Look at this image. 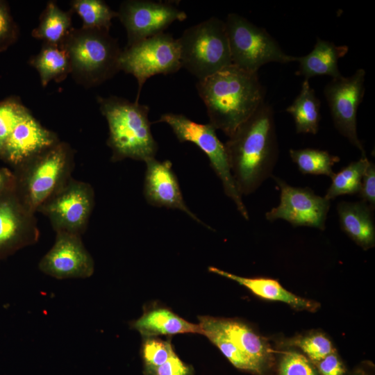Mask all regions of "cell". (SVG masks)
<instances>
[{
  "label": "cell",
  "instance_id": "cell-1",
  "mask_svg": "<svg viewBox=\"0 0 375 375\" xmlns=\"http://www.w3.org/2000/svg\"><path fill=\"white\" fill-rule=\"evenodd\" d=\"M240 194L254 192L269 176L278 157L274 110L264 102L224 144Z\"/></svg>",
  "mask_w": 375,
  "mask_h": 375
},
{
  "label": "cell",
  "instance_id": "cell-2",
  "mask_svg": "<svg viewBox=\"0 0 375 375\" xmlns=\"http://www.w3.org/2000/svg\"><path fill=\"white\" fill-rule=\"evenodd\" d=\"M196 88L209 123L228 138L265 102V90L258 72L233 64L198 81Z\"/></svg>",
  "mask_w": 375,
  "mask_h": 375
},
{
  "label": "cell",
  "instance_id": "cell-3",
  "mask_svg": "<svg viewBox=\"0 0 375 375\" xmlns=\"http://www.w3.org/2000/svg\"><path fill=\"white\" fill-rule=\"evenodd\" d=\"M97 100L108 122L111 161L131 158L146 162L155 158L158 144L151 133L147 106L116 96H98Z\"/></svg>",
  "mask_w": 375,
  "mask_h": 375
},
{
  "label": "cell",
  "instance_id": "cell-4",
  "mask_svg": "<svg viewBox=\"0 0 375 375\" xmlns=\"http://www.w3.org/2000/svg\"><path fill=\"white\" fill-rule=\"evenodd\" d=\"M74 167V149L60 141L15 167L14 192L22 204L35 214L72 178Z\"/></svg>",
  "mask_w": 375,
  "mask_h": 375
},
{
  "label": "cell",
  "instance_id": "cell-5",
  "mask_svg": "<svg viewBox=\"0 0 375 375\" xmlns=\"http://www.w3.org/2000/svg\"><path fill=\"white\" fill-rule=\"evenodd\" d=\"M62 45L69 58L70 74L85 88L99 85L120 71L122 49L108 31L73 28Z\"/></svg>",
  "mask_w": 375,
  "mask_h": 375
},
{
  "label": "cell",
  "instance_id": "cell-6",
  "mask_svg": "<svg viewBox=\"0 0 375 375\" xmlns=\"http://www.w3.org/2000/svg\"><path fill=\"white\" fill-rule=\"evenodd\" d=\"M177 40L182 67L198 81L232 64L225 22L217 17L189 27Z\"/></svg>",
  "mask_w": 375,
  "mask_h": 375
},
{
  "label": "cell",
  "instance_id": "cell-7",
  "mask_svg": "<svg viewBox=\"0 0 375 375\" xmlns=\"http://www.w3.org/2000/svg\"><path fill=\"white\" fill-rule=\"evenodd\" d=\"M224 22L231 62L239 68L258 72L261 66L269 62L297 61V57L287 54L265 28L245 17L229 13Z\"/></svg>",
  "mask_w": 375,
  "mask_h": 375
},
{
  "label": "cell",
  "instance_id": "cell-8",
  "mask_svg": "<svg viewBox=\"0 0 375 375\" xmlns=\"http://www.w3.org/2000/svg\"><path fill=\"white\" fill-rule=\"evenodd\" d=\"M156 122H165L172 129L180 142H190L206 153L210 165L222 181L224 191L233 200L241 215L249 216L233 176L224 144L217 138L216 129L208 124L192 121L183 114L165 113Z\"/></svg>",
  "mask_w": 375,
  "mask_h": 375
},
{
  "label": "cell",
  "instance_id": "cell-9",
  "mask_svg": "<svg viewBox=\"0 0 375 375\" xmlns=\"http://www.w3.org/2000/svg\"><path fill=\"white\" fill-rule=\"evenodd\" d=\"M181 67L178 40L165 32L126 46L119 58L120 70L132 74L137 80V103L148 78L175 73Z\"/></svg>",
  "mask_w": 375,
  "mask_h": 375
},
{
  "label": "cell",
  "instance_id": "cell-10",
  "mask_svg": "<svg viewBox=\"0 0 375 375\" xmlns=\"http://www.w3.org/2000/svg\"><path fill=\"white\" fill-rule=\"evenodd\" d=\"M94 206L92 186L72 177L45 201L38 212L46 216L56 233L82 235Z\"/></svg>",
  "mask_w": 375,
  "mask_h": 375
},
{
  "label": "cell",
  "instance_id": "cell-11",
  "mask_svg": "<svg viewBox=\"0 0 375 375\" xmlns=\"http://www.w3.org/2000/svg\"><path fill=\"white\" fill-rule=\"evenodd\" d=\"M365 74L364 69H358L351 76L332 78L324 89L334 126L361 152L362 157L367 156L358 136L356 116L365 94Z\"/></svg>",
  "mask_w": 375,
  "mask_h": 375
},
{
  "label": "cell",
  "instance_id": "cell-12",
  "mask_svg": "<svg viewBox=\"0 0 375 375\" xmlns=\"http://www.w3.org/2000/svg\"><path fill=\"white\" fill-rule=\"evenodd\" d=\"M280 189V203L265 214L268 221L281 219L294 227L309 226L324 231L331 201L317 195L309 188L293 187L272 176Z\"/></svg>",
  "mask_w": 375,
  "mask_h": 375
},
{
  "label": "cell",
  "instance_id": "cell-13",
  "mask_svg": "<svg viewBox=\"0 0 375 375\" xmlns=\"http://www.w3.org/2000/svg\"><path fill=\"white\" fill-rule=\"evenodd\" d=\"M117 14L126 31V46L164 33L174 22L187 18L183 10L170 3L148 0L124 1Z\"/></svg>",
  "mask_w": 375,
  "mask_h": 375
},
{
  "label": "cell",
  "instance_id": "cell-14",
  "mask_svg": "<svg viewBox=\"0 0 375 375\" xmlns=\"http://www.w3.org/2000/svg\"><path fill=\"white\" fill-rule=\"evenodd\" d=\"M39 237L35 213L22 204L13 188L2 194L0 196V260L34 244Z\"/></svg>",
  "mask_w": 375,
  "mask_h": 375
},
{
  "label": "cell",
  "instance_id": "cell-15",
  "mask_svg": "<svg viewBox=\"0 0 375 375\" xmlns=\"http://www.w3.org/2000/svg\"><path fill=\"white\" fill-rule=\"evenodd\" d=\"M39 269L58 279L85 278L94 271V262L81 236L56 233L53 245L41 258Z\"/></svg>",
  "mask_w": 375,
  "mask_h": 375
},
{
  "label": "cell",
  "instance_id": "cell-16",
  "mask_svg": "<svg viewBox=\"0 0 375 375\" xmlns=\"http://www.w3.org/2000/svg\"><path fill=\"white\" fill-rule=\"evenodd\" d=\"M145 163L143 194L147 202L153 206L183 211L193 220L210 228L186 205L172 162L169 160L159 161L153 158Z\"/></svg>",
  "mask_w": 375,
  "mask_h": 375
},
{
  "label": "cell",
  "instance_id": "cell-17",
  "mask_svg": "<svg viewBox=\"0 0 375 375\" xmlns=\"http://www.w3.org/2000/svg\"><path fill=\"white\" fill-rule=\"evenodd\" d=\"M60 141L55 132L44 127L30 112L12 132L0 157L15 167Z\"/></svg>",
  "mask_w": 375,
  "mask_h": 375
},
{
  "label": "cell",
  "instance_id": "cell-18",
  "mask_svg": "<svg viewBox=\"0 0 375 375\" xmlns=\"http://www.w3.org/2000/svg\"><path fill=\"white\" fill-rule=\"evenodd\" d=\"M209 272L237 282L244 286L255 295L271 301H281L291 307L301 310L316 311L319 304L297 296L285 289L278 281L258 277L247 278L224 271L215 267H209Z\"/></svg>",
  "mask_w": 375,
  "mask_h": 375
},
{
  "label": "cell",
  "instance_id": "cell-19",
  "mask_svg": "<svg viewBox=\"0 0 375 375\" xmlns=\"http://www.w3.org/2000/svg\"><path fill=\"white\" fill-rule=\"evenodd\" d=\"M342 230L356 244L368 249L375 244L372 208L365 201H340L337 205Z\"/></svg>",
  "mask_w": 375,
  "mask_h": 375
},
{
  "label": "cell",
  "instance_id": "cell-20",
  "mask_svg": "<svg viewBox=\"0 0 375 375\" xmlns=\"http://www.w3.org/2000/svg\"><path fill=\"white\" fill-rule=\"evenodd\" d=\"M211 317L237 347L264 371L272 359V349L265 339L239 319Z\"/></svg>",
  "mask_w": 375,
  "mask_h": 375
},
{
  "label": "cell",
  "instance_id": "cell-21",
  "mask_svg": "<svg viewBox=\"0 0 375 375\" xmlns=\"http://www.w3.org/2000/svg\"><path fill=\"white\" fill-rule=\"evenodd\" d=\"M347 45L338 46L333 42L317 38L312 50L306 56L297 57V74L305 80L318 76H330L332 78L341 77L338 60L348 52Z\"/></svg>",
  "mask_w": 375,
  "mask_h": 375
},
{
  "label": "cell",
  "instance_id": "cell-22",
  "mask_svg": "<svg viewBox=\"0 0 375 375\" xmlns=\"http://www.w3.org/2000/svg\"><path fill=\"white\" fill-rule=\"evenodd\" d=\"M143 338L172 335L181 333L202 334L199 324H192L166 308H157L144 312L131 323Z\"/></svg>",
  "mask_w": 375,
  "mask_h": 375
},
{
  "label": "cell",
  "instance_id": "cell-23",
  "mask_svg": "<svg viewBox=\"0 0 375 375\" xmlns=\"http://www.w3.org/2000/svg\"><path fill=\"white\" fill-rule=\"evenodd\" d=\"M72 10H62L54 1H48L40 15V22L31 33L43 43L62 45L72 30Z\"/></svg>",
  "mask_w": 375,
  "mask_h": 375
},
{
  "label": "cell",
  "instance_id": "cell-24",
  "mask_svg": "<svg viewBox=\"0 0 375 375\" xmlns=\"http://www.w3.org/2000/svg\"><path fill=\"white\" fill-rule=\"evenodd\" d=\"M29 63L38 72L43 87L51 81L60 82L71 73L69 58L62 45L43 43L40 52L30 59Z\"/></svg>",
  "mask_w": 375,
  "mask_h": 375
},
{
  "label": "cell",
  "instance_id": "cell-25",
  "mask_svg": "<svg viewBox=\"0 0 375 375\" xmlns=\"http://www.w3.org/2000/svg\"><path fill=\"white\" fill-rule=\"evenodd\" d=\"M286 111L292 116L297 133L317 134L321 118L320 101L308 80H304L299 94Z\"/></svg>",
  "mask_w": 375,
  "mask_h": 375
},
{
  "label": "cell",
  "instance_id": "cell-26",
  "mask_svg": "<svg viewBox=\"0 0 375 375\" xmlns=\"http://www.w3.org/2000/svg\"><path fill=\"white\" fill-rule=\"evenodd\" d=\"M199 326L205 335L238 369L261 374L263 370L242 352L231 339L212 322L210 316H199Z\"/></svg>",
  "mask_w": 375,
  "mask_h": 375
},
{
  "label": "cell",
  "instance_id": "cell-27",
  "mask_svg": "<svg viewBox=\"0 0 375 375\" xmlns=\"http://www.w3.org/2000/svg\"><path fill=\"white\" fill-rule=\"evenodd\" d=\"M289 153L302 174L325 175L331 178L335 174L333 167L340 160L328 151L317 149H290Z\"/></svg>",
  "mask_w": 375,
  "mask_h": 375
},
{
  "label": "cell",
  "instance_id": "cell-28",
  "mask_svg": "<svg viewBox=\"0 0 375 375\" xmlns=\"http://www.w3.org/2000/svg\"><path fill=\"white\" fill-rule=\"evenodd\" d=\"M369 162L367 157H361L359 160L350 162L339 172L335 173L324 197L331 201L340 195L358 194L363 174Z\"/></svg>",
  "mask_w": 375,
  "mask_h": 375
},
{
  "label": "cell",
  "instance_id": "cell-29",
  "mask_svg": "<svg viewBox=\"0 0 375 375\" xmlns=\"http://www.w3.org/2000/svg\"><path fill=\"white\" fill-rule=\"evenodd\" d=\"M71 10L83 21L82 28L110 31L112 19L118 17L117 12L102 0H73Z\"/></svg>",
  "mask_w": 375,
  "mask_h": 375
},
{
  "label": "cell",
  "instance_id": "cell-30",
  "mask_svg": "<svg viewBox=\"0 0 375 375\" xmlns=\"http://www.w3.org/2000/svg\"><path fill=\"white\" fill-rule=\"evenodd\" d=\"M29 112L18 99H8L0 103V153L17 124Z\"/></svg>",
  "mask_w": 375,
  "mask_h": 375
},
{
  "label": "cell",
  "instance_id": "cell-31",
  "mask_svg": "<svg viewBox=\"0 0 375 375\" xmlns=\"http://www.w3.org/2000/svg\"><path fill=\"white\" fill-rule=\"evenodd\" d=\"M288 344L299 348L310 360L314 362H318L334 352L331 342L322 333H312L295 338L288 341Z\"/></svg>",
  "mask_w": 375,
  "mask_h": 375
},
{
  "label": "cell",
  "instance_id": "cell-32",
  "mask_svg": "<svg viewBox=\"0 0 375 375\" xmlns=\"http://www.w3.org/2000/svg\"><path fill=\"white\" fill-rule=\"evenodd\" d=\"M144 369H152L164 364L176 353L170 340L157 337L144 338L141 349Z\"/></svg>",
  "mask_w": 375,
  "mask_h": 375
},
{
  "label": "cell",
  "instance_id": "cell-33",
  "mask_svg": "<svg viewBox=\"0 0 375 375\" xmlns=\"http://www.w3.org/2000/svg\"><path fill=\"white\" fill-rule=\"evenodd\" d=\"M279 375H317V373L306 357L290 351L285 352L281 358Z\"/></svg>",
  "mask_w": 375,
  "mask_h": 375
},
{
  "label": "cell",
  "instance_id": "cell-34",
  "mask_svg": "<svg viewBox=\"0 0 375 375\" xmlns=\"http://www.w3.org/2000/svg\"><path fill=\"white\" fill-rule=\"evenodd\" d=\"M144 375H193L192 366L181 360L175 353L164 364L152 369H144Z\"/></svg>",
  "mask_w": 375,
  "mask_h": 375
},
{
  "label": "cell",
  "instance_id": "cell-35",
  "mask_svg": "<svg viewBox=\"0 0 375 375\" xmlns=\"http://www.w3.org/2000/svg\"><path fill=\"white\" fill-rule=\"evenodd\" d=\"M358 194L361 201L367 203L372 210L375 209V165L371 161L363 174Z\"/></svg>",
  "mask_w": 375,
  "mask_h": 375
},
{
  "label": "cell",
  "instance_id": "cell-36",
  "mask_svg": "<svg viewBox=\"0 0 375 375\" xmlns=\"http://www.w3.org/2000/svg\"><path fill=\"white\" fill-rule=\"evenodd\" d=\"M16 36L15 23L6 5L0 1V48L12 42Z\"/></svg>",
  "mask_w": 375,
  "mask_h": 375
},
{
  "label": "cell",
  "instance_id": "cell-37",
  "mask_svg": "<svg viewBox=\"0 0 375 375\" xmlns=\"http://www.w3.org/2000/svg\"><path fill=\"white\" fill-rule=\"evenodd\" d=\"M316 362L321 375H343L345 372L342 363L335 352Z\"/></svg>",
  "mask_w": 375,
  "mask_h": 375
},
{
  "label": "cell",
  "instance_id": "cell-38",
  "mask_svg": "<svg viewBox=\"0 0 375 375\" xmlns=\"http://www.w3.org/2000/svg\"><path fill=\"white\" fill-rule=\"evenodd\" d=\"M14 186V174L6 167L0 168V196Z\"/></svg>",
  "mask_w": 375,
  "mask_h": 375
},
{
  "label": "cell",
  "instance_id": "cell-39",
  "mask_svg": "<svg viewBox=\"0 0 375 375\" xmlns=\"http://www.w3.org/2000/svg\"><path fill=\"white\" fill-rule=\"evenodd\" d=\"M353 375H367V374L362 371H358L355 372Z\"/></svg>",
  "mask_w": 375,
  "mask_h": 375
}]
</instances>
